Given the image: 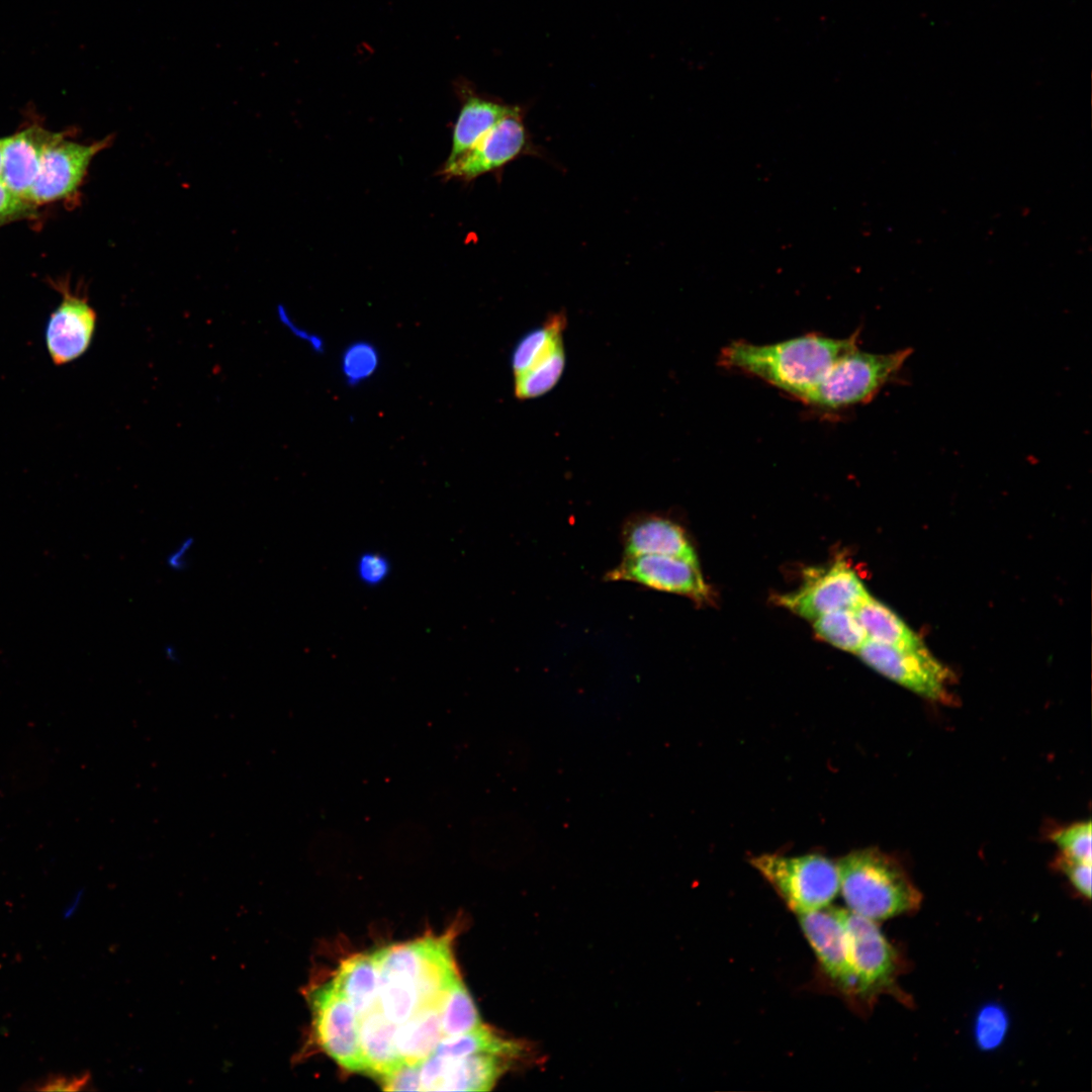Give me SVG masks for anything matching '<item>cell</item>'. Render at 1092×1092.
<instances>
[{
	"instance_id": "ba28073f",
	"label": "cell",
	"mask_w": 1092,
	"mask_h": 1092,
	"mask_svg": "<svg viewBox=\"0 0 1092 1092\" xmlns=\"http://www.w3.org/2000/svg\"><path fill=\"white\" fill-rule=\"evenodd\" d=\"M803 574L801 586L779 596L777 602L808 620L837 610H853L870 596L856 572L840 558L827 567H809Z\"/></svg>"
},
{
	"instance_id": "e575fe53",
	"label": "cell",
	"mask_w": 1092,
	"mask_h": 1092,
	"mask_svg": "<svg viewBox=\"0 0 1092 1092\" xmlns=\"http://www.w3.org/2000/svg\"><path fill=\"white\" fill-rule=\"evenodd\" d=\"M35 206L14 194L0 180V225L23 216Z\"/></svg>"
},
{
	"instance_id": "ac0fdd59",
	"label": "cell",
	"mask_w": 1092,
	"mask_h": 1092,
	"mask_svg": "<svg viewBox=\"0 0 1092 1092\" xmlns=\"http://www.w3.org/2000/svg\"><path fill=\"white\" fill-rule=\"evenodd\" d=\"M396 1028L397 1024L388 1020L378 1007L359 1017V1044L365 1074L379 1080L403 1062L394 1043Z\"/></svg>"
},
{
	"instance_id": "7402d4cb",
	"label": "cell",
	"mask_w": 1092,
	"mask_h": 1092,
	"mask_svg": "<svg viewBox=\"0 0 1092 1092\" xmlns=\"http://www.w3.org/2000/svg\"><path fill=\"white\" fill-rule=\"evenodd\" d=\"M852 611L868 639L902 648L923 646L920 638L891 609L871 596Z\"/></svg>"
},
{
	"instance_id": "cb8c5ba5",
	"label": "cell",
	"mask_w": 1092,
	"mask_h": 1092,
	"mask_svg": "<svg viewBox=\"0 0 1092 1092\" xmlns=\"http://www.w3.org/2000/svg\"><path fill=\"white\" fill-rule=\"evenodd\" d=\"M446 1059H458L476 1054H492L508 1059L518 1058L524 1053V1046L517 1040L496 1034L484 1024L468 1032L444 1036L435 1052Z\"/></svg>"
},
{
	"instance_id": "8fae6325",
	"label": "cell",
	"mask_w": 1092,
	"mask_h": 1092,
	"mask_svg": "<svg viewBox=\"0 0 1092 1092\" xmlns=\"http://www.w3.org/2000/svg\"><path fill=\"white\" fill-rule=\"evenodd\" d=\"M56 132L43 150L38 172L27 200L33 206L54 202L75 194L81 186L93 158L110 146L112 136L92 144L68 140Z\"/></svg>"
},
{
	"instance_id": "f35d334b",
	"label": "cell",
	"mask_w": 1092,
	"mask_h": 1092,
	"mask_svg": "<svg viewBox=\"0 0 1092 1092\" xmlns=\"http://www.w3.org/2000/svg\"><path fill=\"white\" fill-rule=\"evenodd\" d=\"M3 143H4V139H0V175H1V168H2V151H3ZM0 180H1V179H0Z\"/></svg>"
},
{
	"instance_id": "4316f807",
	"label": "cell",
	"mask_w": 1092,
	"mask_h": 1092,
	"mask_svg": "<svg viewBox=\"0 0 1092 1092\" xmlns=\"http://www.w3.org/2000/svg\"><path fill=\"white\" fill-rule=\"evenodd\" d=\"M565 359L564 346H561L547 358L515 376L516 397L519 399L536 398L551 390L563 373Z\"/></svg>"
},
{
	"instance_id": "836d02e7",
	"label": "cell",
	"mask_w": 1092,
	"mask_h": 1092,
	"mask_svg": "<svg viewBox=\"0 0 1092 1092\" xmlns=\"http://www.w3.org/2000/svg\"><path fill=\"white\" fill-rule=\"evenodd\" d=\"M1056 866L1065 874L1073 887L1085 898H1091L1092 862L1070 858L1063 854L1056 860Z\"/></svg>"
},
{
	"instance_id": "e0dca14e",
	"label": "cell",
	"mask_w": 1092,
	"mask_h": 1092,
	"mask_svg": "<svg viewBox=\"0 0 1092 1092\" xmlns=\"http://www.w3.org/2000/svg\"><path fill=\"white\" fill-rule=\"evenodd\" d=\"M436 1056L439 1076L433 1091H489L508 1069L510 1060L492 1054L458 1059Z\"/></svg>"
},
{
	"instance_id": "603a6c76",
	"label": "cell",
	"mask_w": 1092,
	"mask_h": 1092,
	"mask_svg": "<svg viewBox=\"0 0 1092 1092\" xmlns=\"http://www.w3.org/2000/svg\"><path fill=\"white\" fill-rule=\"evenodd\" d=\"M566 324L565 313L555 312L547 316L541 325L527 332L512 352L511 367L514 376L525 372L563 346L562 335Z\"/></svg>"
},
{
	"instance_id": "ffe728a7",
	"label": "cell",
	"mask_w": 1092,
	"mask_h": 1092,
	"mask_svg": "<svg viewBox=\"0 0 1092 1092\" xmlns=\"http://www.w3.org/2000/svg\"><path fill=\"white\" fill-rule=\"evenodd\" d=\"M331 982L358 1017L378 1007L379 975L372 953L355 954L343 961Z\"/></svg>"
},
{
	"instance_id": "d590c367",
	"label": "cell",
	"mask_w": 1092,
	"mask_h": 1092,
	"mask_svg": "<svg viewBox=\"0 0 1092 1092\" xmlns=\"http://www.w3.org/2000/svg\"><path fill=\"white\" fill-rule=\"evenodd\" d=\"M194 544L195 540L191 536H187L180 540L166 555V566L174 572L184 571L189 566Z\"/></svg>"
},
{
	"instance_id": "d6a6232c",
	"label": "cell",
	"mask_w": 1092,
	"mask_h": 1092,
	"mask_svg": "<svg viewBox=\"0 0 1092 1092\" xmlns=\"http://www.w3.org/2000/svg\"><path fill=\"white\" fill-rule=\"evenodd\" d=\"M386 1091H422L420 1065L401 1062L378 1080Z\"/></svg>"
},
{
	"instance_id": "d4e9b609",
	"label": "cell",
	"mask_w": 1092,
	"mask_h": 1092,
	"mask_svg": "<svg viewBox=\"0 0 1092 1092\" xmlns=\"http://www.w3.org/2000/svg\"><path fill=\"white\" fill-rule=\"evenodd\" d=\"M440 1011L444 1036L462 1034L483 1024L474 1001L460 977L454 981L446 993Z\"/></svg>"
},
{
	"instance_id": "8d00e7d4",
	"label": "cell",
	"mask_w": 1092,
	"mask_h": 1092,
	"mask_svg": "<svg viewBox=\"0 0 1092 1092\" xmlns=\"http://www.w3.org/2000/svg\"><path fill=\"white\" fill-rule=\"evenodd\" d=\"M88 1081H89V1076L88 1075L81 1076V1077H73V1078H67V1077L52 1078V1079L48 1080L46 1083H43V1085L41 1087H39L38 1089L43 1090V1091H48V1090H50V1091H53V1090H68V1091L74 1090V1091H77V1090L82 1089L88 1083Z\"/></svg>"
},
{
	"instance_id": "9a60e30c",
	"label": "cell",
	"mask_w": 1092,
	"mask_h": 1092,
	"mask_svg": "<svg viewBox=\"0 0 1092 1092\" xmlns=\"http://www.w3.org/2000/svg\"><path fill=\"white\" fill-rule=\"evenodd\" d=\"M624 555H661L698 563L686 530L663 515L641 513L629 518L621 531Z\"/></svg>"
},
{
	"instance_id": "4dcf8cb0",
	"label": "cell",
	"mask_w": 1092,
	"mask_h": 1092,
	"mask_svg": "<svg viewBox=\"0 0 1092 1092\" xmlns=\"http://www.w3.org/2000/svg\"><path fill=\"white\" fill-rule=\"evenodd\" d=\"M1008 1026L1005 1012L997 1006L983 1009L977 1019L976 1037L985 1050L996 1048L1003 1040Z\"/></svg>"
},
{
	"instance_id": "484cf974",
	"label": "cell",
	"mask_w": 1092,
	"mask_h": 1092,
	"mask_svg": "<svg viewBox=\"0 0 1092 1092\" xmlns=\"http://www.w3.org/2000/svg\"><path fill=\"white\" fill-rule=\"evenodd\" d=\"M813 628L818 638L849 652L856 653L868 639L852 610L824 614L814 620Z\"/></svg>"
},
{
	"instance_id": "30bf717a",
	"label": "cell",
	"mask_w": 1092,
	"mask_h": 1092,
	"mask_svg": "<svg viewBox=\"0 0 1092 1092\" xmlns=\"http://www.w3.org/2000/svg\"><path fill=\"white\" fill-rule=\"evenodd\" d=\"M797 916L817 960L819 986L851 1005L853 984L843 909L827 906Z\"/></svg>"
},
{
	"instance_id": "5bb4252c",
	"label": "cell",
	"mask_w": 1092,
	"mask_h": 1092,
	"mask_svg": "<svg viewBox=\"0 0 1092 1092\" xmlns=\"http://www.w3.org/2000/svg\"><path fill=\"white\" fill-rule=\"evenodd\" d=\"M529 148V139L520 107L514 109L495 123L467 153L450 165H444L441 174L446 178L472 180L485 173L502 169Z\"/></svg>"
},
{
	"instance_id": "7a4b0ae2",
	"label": "cell",
	"mask_w": 1092,
	"mask_h": 1092,
	"mask_svg": "<svg viewBox=\"0 0 1092 1092\" xmlns=\"http://www.w3.org/2000/svg\"><path fill=\"white\" fill-rule=\"evenodd\" d=\"M839 891L847 910L873 921L916 910L922 900L897 858L877 847L856 849L837 860Z\"/></svg>"
},
{
	"instance_id": "f546056e",
	"label": "cell",
	"mask_w": 1092,
	"mask_h": 1092,
	"mask_svg": "<svg viewBox=\"0 0 1092 1092\" xmlns=\"http://www.w3.org/2000/svg\"><path fill=\"white\" fill-rule=\"evenodd\" d=\"M1052 840L1061 850V854L1076 860L1092 862L1090 820L1079 821L1053 832Z\"/></svg>"
},
{
	"instance_id": "52a82bcc",
	"label": "cell",
	"mask_w": 1092,
	"mask_h": 1092,
	"mask_svg": "<svg viewBox=\"0 0 1092 1092\" xmlns=\"http://www.w3.org/2000/svg\"><path fill=\"white\" fill-rule=\"evenodd\" d=\"M452 936H426L414 941L387 945L372 952L379 978L398 979L420 991L447 982L456 966Z\"/></svg>"
},
{
	"instance_id": "44dd1931",
	"label": "cell",
	"mask_w": 1092,
	"mask_h": 1092,
	"mask_svg": "<svg viewBox=\"0 0 1092 1092\" xmlns=\"http://www.w3.org/2000/svg\"><path fill=\"white\" fill-rule=\"evenodd\" d=\"M443 1037L440 1006L431 1005L421 1007L397 1025L394 1043L403 1062L420 1065L435 1052Z\"/></svg>"
},
{
	"instance_id": "1f68e13d",
	"label": "cell",
	"mask_w": 1092,
	"mask_h": 1092,
	"mask_svg": "<svg viewBox=\"0 0 1092 1092\" xmlns=\"http://www.w3.org/2000/svg\"><path fill=\"white\" fill-rule=\"evenodd\" d=\"M356 575L367 586H377L384 582L391 571L389 559L374 551L363 552L356 561Z\"/></svg>"
},
{
	"instance_id": "2e32d148",
	"label": "cell",
	"mask_w": 1092,
	"mask_h": 1092,
	"mask_svg": "<svg viewBox=\"0 0 1092 1092\" xmlns=\"http://www.w3.org/2000/svg\"><path fill=\"white\" fill-rule=\"evenodd\" d=\"M55 133L34 122L4 138L0 179L8 189L26 201L43 150Z\"/></svg>"
},
{
	"instance_id": "5b68a950",
	"label": "cell",
	"mask_w": 1092,
	"mask_h": 1092,
	"mask_svg": "<svg viewBox=\"0 0 1092 1092\" xmlns=\"http://www.w3.org/2000/svg\"><path fill=\"white\" fill-rule=\"evenodd\" d=\"M843 919L853 984L850 1007L858 1011L870 1010L877 997L883 994L903 1000L905 995L896 983L900 973L899 956L878 922L847 909H843Z\"/></svg>"
},
{
	"instance_id": "4fadbf2b",
	"label": "cell",
	"mask_w": 1092,
	"mask_h": 1092,
	"mask_svg": "<svg viewBox=\"0 0 1092 1092\" xmlns=\"http://www.w3.org/2000/svg\"><path fill=\"white\" fill-rule=\"evenodd\" d=\"M62 300L50 314L44 342L56 366L69 364L86 353L96 330L97 313L80 291H73L68 281H51Z\"/></svg>"
},
{
	"instance_id": "277c9868",
	"label": "cell",
	"mask_w": 1092,
	"mask_h": 1092,
	"mask_svg": "<svg viewBox=\"0 0 1092 1092\" xmlns=\"http://www.w3.org/2000/svg\"><path fill=\"white\" fill-rule=\"evenodd\" d=\"M912 352L905 348L877 354L854 344L836 361L807 405L834 412L870 401L897 376Z\"/></svg>"
},
{
	"instance_id": "d6986e66",
	"label": "cell",
	"mask_w": 1092,
	"mask_h": 1092,
	"mask_svg": "<svg viewBox=\"0 0 1092 1092\" xmlns=\"http://www.w3.org/2000/svg\"><path fill=\"white\" fill-rule=\"evenodd\" d=\"M514 107L475 95L466 96L453 127L452 149L445 165L472 149Z\"/></svg>"
},
{
	"instance_id": "83f0119b",
	"label": "cell",
	"mask_w": 1092,
	"mask_h": 1092,
	"mask_svg": "<svg viewBox=\"0 0 1092 1092\" xmlns=\"http://www.w3.org/2000/svg\"><path fill=\"white\" fill-rule=\"evenodd\" d=\"M421 1007L414 985L398 979L379 978L378 1008L388 1020L399 1025Z\"/></svg>"
},
{
	"instance_id": "f1b7e54d",
	"label": "cell",
	"mask_w": 1092,
	"mask_h": 1092,
	"mask_svg": "<svg viewBox=\"0 0 1092 1092\" xmlns=\"http://www.w3.org/2000/svg\"><path fill=\"white\" fill-rule=\"evenodd\" d=\"M376 348L365 341H358L346 348L341 359V371L351 385L369 379L379 367Z\"/></svg>"
},
{
	"instance_id": "7c38bea8",
	"label": "cell",
	"mask_w": 1092,
	"mask_h": 1092,
	"mask_svg": "<svg viewBox=\"0 0 1092 1092\" xmlns=\"http://www.w3.org/2000/svg\"><path fill=\"white\" fill-rule=\"evenodd\" d=\"M605 579L638 583L651 589L686 596L697 603L711 600V589L699 564L675 557L624 555L606 573Z\"/></svg>"
},
{
	"instance_id": "6da1fadb",
	"label": "cell",
	"mask_w": 1092,
	"mask_h": 1092,
	"mask_svg": "<svg viewBox=\"0 0 1092 1092\" xmlns=\"http://www.w3.org/2000/svg\"><path fill=\"white\" fill-rule=\"evenodd\" d=\"M858 343V332L847 338L806 334L772 344L730 342L719 356L721 366L758 378L807 403L836 361Z\"/></svg>"
},
{
	"instance_id": "8992f818",
	"label": "cell",
	"mask_w": 1092,
	"mask_h": 1092,
	"mask_svg": "<svg viewBox=\"0 0 1092 1092\" xmlns=\"http://www.w3.org/2000/svg\"><path fill=\"white\" fill-rule=\"evenodd\" d=\"M874 670L927 700L947 704L953 675L926 647L902 648L867 639L856 652Z\"/></svg>"
},
{
	"instance_id": "3957f363",
	"label": "cell",
	"mask_w": 1092,
	"mask_h": 1092,
	"mask_svg": "<svg viewBox=\"0 0 1092 1092\" xmlns=\"http://www.w3.org/2000/svg\"><path fill=\"white\" fill-rule=\"evenodd\" d=\"M749 862L796 915L830 906L839 892L837 861L821 853H761Z\"/></svg>"
},
{
	"instance_id": "74e56055",
	"label": "cell",
	"mask_w": 1092,
	"mask_h": 1092,
	"mask_svg": "<svg viewBox=\"0 0 1092 1092\" xmlns=\"http://www.w3.org/2000/svg\"><path fill=\"white\" fill-rule=\"evenodd\" d=\"M164 656L170 662H177L179 660V654L177 649L173 645H167L164 648Z\"/></svg>"
},
{
	"instance_id": "9c48e42d",
	"label": "cell",
	"mask_w": 1092,
	"mask_h": 1092,
	"mask_svg": "<svg viewBox=\"0 0 1092 1092\" xmlns=\"http://www.w3.org/2000/svg\"><path fill=\"white\" fill-rule=\"evenodd\" d=\"M307 999L318 1045L342 1068L364 1073L359 1044V1017L332 982L309 989Z\"/></svg>"
}]
</instances>
